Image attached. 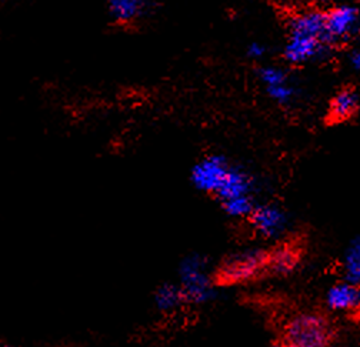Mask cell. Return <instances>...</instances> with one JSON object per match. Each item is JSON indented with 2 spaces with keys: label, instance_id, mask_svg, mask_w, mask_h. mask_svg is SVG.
<instances>
[{
  "label": "cell",
  "instance_id": "10",
  "mask_svg": "<svg viewBox=\"0 0 360 347\" xmlns=\"http://www.w3.org/2000/svg\"><path fill=\"white\" fill-rule=\"evenodd\" d=\"M155 303L160 312H173L184 305H188V300L182 286L179 283H167L158 289L155 294Z\"/></svg>",
  "mask_w": 360,
  "mask_h": 347
},
{
  "label": "cell",
  "instance_id": "5",
  "mask_svg": "<svg viewBox=\"0 0 360 347\" xmlns=\"http://www.w3.org/2000/svg\"><path fill=\"white\" fill-rule=\"evenodd\" d=\"M232 167L233 164L226 157L219 155L206 156L193 166L192 183L198 190L213 197Z\"/></svg>",
  "mask_w": 360,
  "mask_h": 347
},
{
  "label": "cell",
  "instance_id": "17",
  "mask_svg": "<svg viewBox=\"0 0 360 347\" xmlns=\"http://www.w3.org/2000/svg\"><path fill=\"white\" fill-rule=\"evenodd\" d=\"M350 65L353 69L356 70H360V51H354L352 55H350Z\"/></svg>",
  "mask_w": 360,
  "mask_h": 347
},
{
  "label": "cell",
  "instance_id": "9",
  "mask_svg": "<svg viewBox=\"0 0 360 347\" xmlns=\"http://www.w3.org/2000/svg\"><path fill=\"white\" fill-rule=\"evenodd\" d=\"M325 41L326 40L318 36L290 32L285 46V58L289 63L293 65L306 63L323 52Z\"/></svg>",
  "mask_w": 360,
  "mask_h": 347
},
{
  "label": "cell",
  "instance_id": "13",
  "mask_svg": "<svg viewBox=\"0 0 360 347\" xmlns=\"http://www.w3.org/2000/svg\"><path fill=\"white\" fill-rule=\"evenodd\" d=\"M360 102L354 92L343 91L335 96L330 103V119L335 122H343L356 114Z\"/></svg>",
  "mask_w": 360,
  "mask_h": 347
},
{
  "label": "cell",
  "instance_id": "11",
  "mask_svg": "<svg viewBox=\"0 0 360 347\" xmlns=\"http://www.w3.org/2000/svg\"><path fill=\"white\" fill-rule=\"evenodd\" d=\"M146 0H109V12L116 22L130 23L142 16Z\"/></svg>",
  "mask_w": 360,
  "mask_h": 347
},
{
  "label": "cell",
  "instance_id": "7",
  "mask_svg": "<svg viewBox=\"0 0 360 347\" xmlns=\"http://www.w3.org/2000/svg\"><path fill=\"white\" fill-rule=\"evenodd\" d=\"M325 305L330 313L357 316L360 312V283L342 279L332 284L325 294Z\"/></svg>",
  "mask_w": 360,
  "mask_h": 347
},
{
  "label": "cell",
  "instance_id": "4",
  "mask_svg": "<svg viewBox=\"0 0 360 347\" xmlns=\"http://www.w3.org/2000/svg\"><path fill=\"white\" fill-rule=\"evenodd\" d=\"M304 256V246L297 239L278 240L267 249V277L289 276L296 272Z\"/></svg>",
  "mask_w": 360,
  "mask_h": 347
},
{
  "label": "cell",
  "instance_id": "6",
  "mask_svg": "<svg viewBox=\"0 0 360 347\" xmlns=\"http://www.w3.org/2000/svg\"><path fill=\"white\" fill-rule=\"evenodd\" d=\"M246 221L250 228L264 239H279L285 235L288 228V216L285 210L272 203H257Z\"/></svg>",
  "mask_w": 360,
  "mask_h": 347
},
{
  "label": "cell",
  "instance_id": "2",
  "mask_svg": "<svg viewBox=\"0 0 360 347\" xmlns=\"http://www.w3.org/2000/svg\"><path fill=\"white\" fill-rule=\"evenodd\" d=\"M267 249H253L239 251L226 257L213 270L217 287L246 284L266 276Z\"/></svg>",
  "mask_w": 360,
  "mask_h": 347
},
{
  "label": "cell",
  "instance_id": "12",
  "mask_svg": "<svg viewBox=\"0 0 360 347\" xmlns=\"http://www.w3.org/2000/svg\"><path fill=\"white\" fill-rule=\"evenodd\" d=\"M343 280L360 283V236L353 237L342 257Z\"/></svg>",
  "mask_w": 360,
  "mask_h": 347
},
{
  "label": "cell",
  "instance_id": "14",
  "mask_svg": "<svg viewBox=\"0 0 360 347\" xmlns=\"http://www.w3.org/2000/svg\"><path fill=\"white\" fill-rule=\"evenodd\" d=\"M266 91L270 98L282 105L292 102L295 98V89L289 84V81L279 83L275 86H269V88H266Z\"/></svg>",
  "mask_w": 360,
  "mask_h": 347
},
{
  "label": "cell",
  "instance_id": "16",
  "mask_svg": "<svg viewBox=\"0 0 360 347\" xmlns=\"http://www.w3.org/2000/svg\"><path fill=\"white\" fill-rule=\"evenodd\" d=\"M264 55V48L260 43H252L248 48V56L252 59H262Z\"/></svg>",
  "mask_w": 360,
  "mask_h": 347
},
{
  "label": "cell",
  "instance_id": "19",
  "mask_svg": "<svg viewBox=\"0 0 360 347\" xmlns=\"http://www.w3.org/2000/svg\"><path fill=\"white\" fill-rule=\"evenodd\" d=\"M2 347H13V346H9V344H6V343H4V344H2Z\"/></svg>",
  "mask_w": 360,
  "mask_h": 347
},
{
  "label": "cell",
  "instance_id": "3",
  "mask_svg": "<svg viewBox=\"0 0 360 347\" xmlns=\"http://www.w3.org/2000/svg\"><path fill=\"white\" fill-rule=\"evenodd\" d=\"M188 303L202 305L216 296V283L213 272L207 270V263L200 256H191L180 266V280Z\"/></svg>",
  "mask_w": 360,
  "mask_h": 347
},
{
  "label": "cell",
  "instance_id": "8",
  "mask_svg": "<svg viewBox=\"0 0 360 347\" xmlns=\"http://www.w3.org/2000/svg\"><path fill=\"white\" fill-rule=\"evenodd\" d=\"M360 25V11L356 6L340 5L326 13L328 41L347 39Z\"/></svg>",
  "mask_w": 360,
  "mask_h": 347
},
{
  "label": "cell",
  "instance_id": "18",
  "mask_svg": "<svg viewBox=\"0 0 360 347\" xmlns=\"http://www.w3.org/2000/svg\"><path fill=\"white\" fill-rule=\"evenodd\" d=\"M316 2H322V4H329V2H339V0H316Z\"/></svg>",
  "mask_w": 360,
  "mask_h": 347
},
{
  "label": "cell",
  "instance_id": "1",
  "mask_svg": "<svg viewBox=\"0 0 360 347\" xmlns=\"http://www.w3.org/2000/svg\"><path fill=\"white\" fill-rule=\"evenodd\" d=\"M328 310H300L293 313L281 332V347H330L338 329Z\"/></svg>",
  "mask_w": 360,
  "mask_h": 347
},
{
  "label": "cell",
  "instance_id": "15",
  "mask_svg": "<svg viewBox=\"0 0 360 347\" xmlns=\"http://www.w3.org/2000/svg\"><path fill=\"white\" fill-rule=\"evenodd\" d=\"M259 76H260V80L263 81V84L266 86V88H269V86H275V84L288 81L286 73L281 67H275V66H266V67H263L260 70Z\"/></svg>",
  "mask_w": 360,
  "mask_h": 347
}]
</instances>
